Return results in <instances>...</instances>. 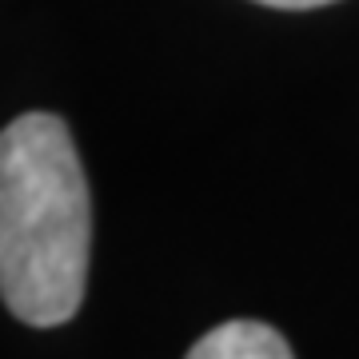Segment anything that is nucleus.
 <instances>
[{"mask_svg": "<svg viewBox=\"0 0 359 359\" xmlns=\"http://www.w3.org/2000/svg\"><path fill=\"white\" fill-rule=\"evenodd\" d=\"M92 256V200L72 132L28 112L0 132V299L28 327L80 311Z\"/></svg>", "mask_w": 359, "mask_h": 359, "instance_id": "nucleus-1", "label": "nucleus"}, {"mask_svg": "<svg viewBox=\"0 0 359 359\" xmlns=\"http://www.w3.org/2000/svg\"><path fill=\"white\" fill-rule=\"evenodd\" d=\"M184 359H295L287 339L259 320H228L200 335Z\"/></svg>", "mask_w": 359, "mask_h": 359, "instance_id": "nucleus-2", "label": "nucleus"}, {"mask_svg": "<svg viewBox=\"0 0 359 359\" xmlns=\"http://www.w3.org/2000/svg\"><path fill=\"white\" fill-rule=\"evenodd\" d=\"M268 8H320V4H335V0H259Z\"/></svg>", "mask_w": 359, "mask_h": 359, "instance_id": "nucleus-3", "label": "nucleus"}]
</instances>
